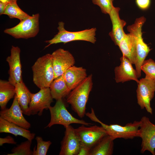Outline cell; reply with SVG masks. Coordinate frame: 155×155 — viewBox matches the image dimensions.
I'll use <instances>...</instances> for the list:
<instances>
[{"label":"cell","mask_w":155,"mask_h":155,"mask_svg":"<svg viewBox=\"0 0 155 155\" xmlns=\"http://www.w3.org/2000/svg\"><path fill=\"white\" fill-rule=\"evenodd\" d=\"M49 88L53 98L56 100L67 96L71 91L63 75L55 78L51 84Z\"/></svg>","instance_id":"cell-21"},{"label":"cell","mask_w":155,"mask_h":155,"mask_svg":"<svg viewBox=\"0 0 155 155\" xmlns=\"http://www.w3.org/2000/svg\"><path fill=\"white\" fill-rule=\"evenodd\" d=\"M9 3L0 1V15L3 14L6 7Z\"/></svg>","instance_id":"cell-32"},{"label":"cell","mask_w":155,"mask_h":155,"mask_svg":"<svg viewBox=\"0 0 155 155\" xmlns=\"http://www.w3.org/2000/svg\"><path fill=\"white\" fill-rule=\"evenodd\" d=\"M35 139L37 146L36 149L35 147L33 149V155H46L52 142L50 141H44L40 136H36Z\"/></svg>","instance_id":"cell-26"},{"label":"cell","mask_w":155,"mask_h":155,"mask_svg":"<svg viewBox=\"0 0 155 155\" xmlns=\"http://www.w3.org/2000/svg\"><path fill=\"white\" fill-rule=\"evenodd\" d=\"M121 64L114 69L115 80L117 83H123L131 80L139 81L136 70L132 66V63L127 57L122 56L120 58Z\"/></svg>","instance_id":"cell-15"},{"label":"cell","mask_w":155,"mask_h":155,"mask_svg":"<svg viewBox=\"0 0 155 155\" xmlns=\"http://www.w3.org/2000/svg\"><path fill=\"white\" fill-rule=\"evenodd\" d=\"M141 70L146 74V76L155 79V62L150 59L145 60L141 66Z\"/></svg>","instance_id":"cell-27"},{"label":"cell","mask_w":155,"mask_h":155,"mask_svg":"<svg viewBox=\"0 0 155 155\" xmlns=\"http://www.w3.org/2000/svg\"><path fill=\"white\" fill-rule=\"evenodd\" d=\"M57 29L58 33L52 39L45 41L48 44L45 48L53 44L60 43L65 44L74 41H85L93 44L96 41L95 36L96 29L95 28L80 31L70 32L65 29L63 22H60L58 23Z\"/></svg>","instance_id":"cell-3"},{"label":"cell","mask_w":155,"mask_h":155,"mask_svg":"<svg viewBox=\"0 0 155 155\" xmlns=\"http://www.w3.org/2000/svg\"><path fill=\"white\" fill-rule=\"evenodd\" d=\"M23 114L21 108L15 95L10 108H6L0 111V117L10 123L28 129L31 127V124L25 118Z\"/></svg>","instance_id":"cell-12"},{"label":"cell","mask_w":155,"mask_h":155,"mask_svg":"<svg viewBox=\"0 0 155 155\" xmlns=\"http://www.w3.org/2000/svg\"><path fill=\"white\" fill-rule=\"evenodd\" d=\"M16 94L15 86L9 81L0 80V106L1 110L6 108L9 101L14 97Z\"/></svg>","instance_id":"cell-23"},{"label":"cell","mask_w":155,"mask_h":155,"mask_svg":"<svg viewBox=\"0 0 155 155\" xmlns=\"http://www.w3.org/2000/svg\"><path fill=\"white\" fill-rule=\"evenodd\" d=\"M154 153H155V149L154 150Z\"/></svg>","instance_id":"cell-34"},{"label":"cell","mask_w":155,"mask_h":155,"mask_svg":"<svg viewBox=\"0 0 155 155\" xmlns=\"http://www.w3.org/2000/svg\"><path fill=\"white\" fill-rule=\"evenodd\" d=\"M18 0H0V1L3 3H9L11 2H17Z\"/></svg>","instance_id":"cell-33"},{"label":"cell","mask_w":155,"mask_h":155,"mask_svg":"<svg viewBox=\"0 0 155 155\" xmlns=\"http://www.w3.org/2000/svg\"><path fill=\"white\" fill-rule=\"evenodd\" d=\"M33 80L40 89L49 88L55 79L50 54L38 58L32 67Z\"/></svg>","instance_id":"cell-2"},{"label":"cell","mask_w":155,"mask_h":155,"mask_svg":"<svg viewBox=\"0 0 155 155\" xmlns=\"http://www.w3.org/2000/svg\"><path fill=\"white\" fill-rule=\"evenodd\" d=\"M136 90L137 103L141 109L145 108L152 115V109L150 101L154 97L155 92V79L146 76L137 83Z\"/></svg>","instance_id":"cell-8"},{"label":"cell","mask_w":155,"mask_h":155,"mask_svg":"<svg viewBox=\"0 0 155 155\" xmlns=\"http://www.w3.org/2000/svg\"><path fill=\"white\" fill-rule=\"evenodd\" d=\"M123 56L128 58L134 64L136 54V43L135 37L131 33L126 34L118 46Z\"/></svg>","instance_id":"cell-20"},{"label":"cell","mask_w":155,"mask_h":155,"mask_svg":"<svg viewBox=\"0 0 155 155\" xmlns=\"http://www.w3.org/2000/svg\"><path fill=\"white\" fill-rule=\"evenodd\" d=\"M53 99L49 88H43L36 93H32L29 105L30 115H41L44 109H49Z\"/></svg>","instance_id":"cell-10"},{"label":"cell","mask_w":155,"mask_h":155,"mask_svg":"<svg viewBox=\"0 0 155 155\" xmlns=\"http://www.w3.org/2000/svg\"><path fill=\"white\" fill-rule=\"evenodd\" d=\"M32 141L27 140L14 147L11 153L7 155H33V151L31 149Z\"/></svg>","instance_id":"cell-25"},{"label":"cell","mask_w":155,"mask_h":155,"mask_svg":"<svg viewBox=\"0 0 155 155\" xmlns=\"http://www.w3.org/2000/svg\"><path fill=\"white\" fill-rule=\"evenodd\" d=\"M55 78L62 75L70 67L74 65L75 59L68 51L59 49L51 54Z\"/></svg>","instance_id":"cell-11"},{"label":"cell","mask_w":155,"mask_h":155,"mask_svg":"<svg viewBox=\"0 0 155 155\" xmlns=\"http://www.w3.org/2000/svg\"><path fill=\"white\" fill-rule=\"evenodd\" d=\"M5 143L9 144H16L17 142L11 136H7L4 138H0V146H2Z\"/></svg>","instance_id":"cell-30"},{"label":"cell","mask_w":155,"mask_h":155,"mask_svg":"<svg viewBox=\"0 0 155 155\" xmlns=\"http://www.w3.org/2000/svg\"><path fill=\"white\" fill-rule=\"evenodd\" d=\"M15 96L24 114L30 115L29 105L30 101L31 93L26 86L22 80L15 85Z\"/></svg>","instance_id":"cell-19"},{"label":"cell","mask_w":155,"mask_h":155,"mask_svg":"<svg viewBox=\"0 0 155 155\" xmlns=\"http://www.w3.org/2000/svg\"><path fill=\"white\" fill-rule=\"evenodd\" d=\"M20 53V49L19 47L12 46L10 55L6 59L9 66L8 81L14 86L22 80Z\"/></svg>","instance_id":"cell-13"},{"label":"cell","mask_w":155,"mask_h":155,"mask_svg":"<svg viewBox=\"0 0 155 155\" xmlns=\"http://www.w3.org/2000/svg\"><path fill=\"white\" fill-rule=\"evenodd\" d=\"M114 139L107 135L91 150L90 155H111L113 153Z\"/></svg>","instance_id":"cell-22"},{"label":"cell","mask_w":155,"mask_h":155,"mask_svg":"<svg viewBox=\"0 0 155 155\" xmlns=\"http://www.w3.org/2000/svg\"><path fill=\"white\" fill-rule=\"evenodd\" d=\"M3 14L7 15L10 18H17L20 21L28 18L31 16L20 8L17 2L8 3Z\"/></svg>","instance_id":"cell-24"},{"label":"cell","mask_w":155,"mask_h":155,"mask_svg":"<svg viewBox=\"0 0 155 155\" xmlns=\"http://www.w3.org/2000/svg\"><path fill=\"white\" fill-rule=\"evenodd\" d=\"M64 136L61 142L59 155H77L81 144L74 128L70 125L65 127Z\"/></svg>","instance_id":"cell-14"},{"label":"cell","mask_w":155,"mask_h":155,"mask_svg":"<svg viewBox=\"0 0 155 155\" xmlns=\"http://www.w3.org/2000/svg\"><path fill=\"white\" fill-rule=\"evenodd\" d=\"M0 133H10L15 136H21L32 141L35 134L14 123H10L0 117Z\"/></svg>","instance_id":"cell-18"},{"label":"cell","mask_w":155,"mask_h":155,"mask_svg":"<svg viewBox=\"0 0 155 155\" xmlns=\"http://www.w3.org/2000/svg\"><path fill=\"white\" fill-rule=\"evenodd\" d=\"M62 75L68 88L71 91L87 77L85 69L74 65L69 68Z\"/></svg>","instance_id":"cell-17"},{"label":"cell","mask_w":155,"mask_h":155,"mask_svg":"<svg viewBox=\"0 0 155 155\" xmlns=\"http://www.w3.org/2000/svg\"><path fill=\"white\" fill-rule=\"evenodd\" d=\"M120 10L119 7H114L109 14L112 25V30L109 35L115 45L117 46L126 34L123 28L126 23L120 18Z\"/></svg>","instance_id":"cell-16"},{"label":"cell","mask_w":155,"mask_h":155,"mask_svg":"<svg viewBox=\"0 0 155 155\" xmlns=\"http://www.w3.org/2000/svg\"><path fill=\"white\" fill-rule=\"evenodd\" d=\"M49 109L51 114V120L46 127H50L57 124L63 125L65 127L73 123L87 126L93 125L73 117L67 110L63 99L57 100L54 106H51Z\"/></svg>","instance_id":"cell-5"},{"label":"cell","mask_w":155,"mask_h":155,"mask_svg":"<svg viewBox=\"0 0 155 155\" xmlns=\"http://www.w3.org/2000/svg\"><path fill=\"white\" fill-rule=\"evenodd\" d=\"M83 125L75 129L81 146L91 149L104 136L107 132L102 126L94 125L86 127Z\"/></svg>","instance_id":"cell-7"},{"label":"cell","mask_w":155,"mask_h":155,"mask_svg":"<svg viewBox=\"0 0 155 155\" xmlns=\"http://www.w3.org/2000/svg\"><path fill=\"white\" fill-rule=\"evenodd\" d=\"M137 6L140 9L143 10L147 9L149 7L151 0H135Z\"/></svg>","instance_id":"cell-29"},{"label":"cell","mask_w":155,"mask_h":155,"mask_svg":"<svg viewBox=\"0 0 155 155\" xmlns=\"http://www.w3.org/2000/svg\"><path fill=\"white\" fill-rule=\"evenodd\" d=\"M91 149L81 146L77 155H90Z\"/></svg>","instance_id":"cell-31"},{"label":"cell","mask_w":155,"mask_h":155,"mask_svg":"<svg viewBox=\"0 0 155 155\" xmlns=\"http://www.w3.org/2000/svg\"><path fill=\"white\" fill-rule=\"evenodd\" d=\"M92 3L99 6L101 11L104 14H109L114 6V0H92Z\"/></svg>","instance_id":"cell-28"},{"label":"cell","mask_w":155,"mask_h":155,"mask_svg":"<svg viewBox=\"0 0 155 155\" xmlns=\"http://www.w3.org/2000/svg\"><path fill=\"white\" fill-rule=\"evenodd\" d=\"M140 121L141 124L139 129V137L142 140L140 152L143 153L148 151L153 155H155V125L145 116L143 117Z\"/></svg>","instance_id":"cell-9"},{"label":"cell","mask_w":155,"mask_h":155,"mask_svg":"<svg viewBox=\"0 0 155 155\" xmlns=\"http://www.w3.org/2000/svg\"><path fill=\"white\" fill-rule=\"evenodd\" d=\"M93 85L90 74L79 85L71 90L67 96V102L81 118L86 114V106Z\"/></svg>","instance_id":"cell-1"},{"label":"cell","mask_w":155,"mask_h":155,"mask_svg":"<svg viewBox=\"0 0 155 155\" xmlns=\"http://www.w3.org/2000/svg\"><path fill=\"white\" fill-rule=\"evenodd\" d=\"M38 13L20 21L16 26L5 29L4 32L16 39H28L35 37L39 30Z\"/></svg>","instance_id":"cell-6"},{"label":"cell","mask_w":155,"mask_h":155,"mask_svg":"<svg viewBox=\"0 0 155 155\" xmlns=\"http://www.w3.org/2000/svg\"><path fill=\"white\" fill-rule=\"evenodd\" d=\"M88 117L92 121L99 123L106 130L107 134L114 140L118 138L133 139L139 137V129L141 124L140 121H134L133 123H127L125 126L117 124L108 125L100 121L94 111L89 113Z\"/></svg>","instance_id":"cell-4"}]
</instances>
